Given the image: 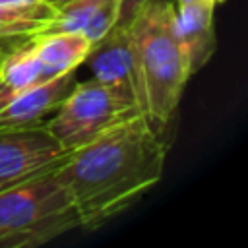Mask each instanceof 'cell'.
<instances>
[{"label":"cell","mask_w":248,"mask_h":248,"mask_svg":"<svg viewBox=\"0 0 248 248\" xmlns=\"http://www.w3.org/2000/svg\"><path fill=\"white\" fill-rule=\"evenodd\" d=\"M43 79L29 39L6 50L0 62V110L27 85Z\"/></svg>","instance_id":"obj_11"},{"label":"cell","mask_w":248,"mask_h":248,"mask_svg":"<svg viewBox=\"0 0 248 248\" xmlns=\"http://www.w3.org/2000/svg\"><path fill=\"white\" fill-rule=\"evenodd\" d=\"M50 6H54V8H60V6H64L66 2H70V0H46Z\"/></svg>","instance_id":"obj_15"},{"label":"cell","mask_w":248,"mask_h":248,"mask_svg":"<svg viewBox=\"0 0 248 248\" xmlns=\"http://www.w3.org/2000/svg\"><path fill=\"white\" fill-rule=\"evenodd\" d=\"M167 147L147 118L136 114L68 151L54 174L68 188L81 229L103 227L153 188Z\"/></svg>","instance_id":"obj_1"},{"label":"cell","mask_w":248,"mask_h":248,"mask_svg":"<svg viewBox=\"0 0 248 248\" xmlns=\"http://www.w3.org/2000/svg\"><path fill=\"white\" fill-rule=\"evenodd\" d=\"M79 227L72 196L54 169L0 190V248H37Z\"/></svg>","instance_id":"obj_3"},{"label":"cell","mask_w":248,"mask_h":248,"mask_svg":"<svg viewBox=\"0 0 248 248\" xmlns=\"http://www.w3.org/2000/svg\"><path fill=\"white\" fill-rule=\"evenodd\" d=\"M215 0H198L184 6H174V33L186 54L192 76L200 72L215 52Z\"/></svg>","instance_id":"obj_8"},{"label":"cell","mask_w":248,"mask_h":248,"mask_svg":"<svg viewBox=\"0 0 248 248\" xmlns=\"http://www.w3.org/2000/svg\"><path fill=\"white\" fill-rule=\"evenodd\" d=\"M48 19H41L29 14L0 10V46L6 43H21L33 35H39Z\"/></svg>","instance_id":"obj_12"},{"label":"cell","mask_w":248,"mask_h":248,"mask_svg":"<svg viewBox=\"0 0 248 248\" xmlns=\"http://www.w3.org/2000/svg\"><path fill=\"white\" fill-rule=\"evenodd\" d=\"M215 2H217V4H221V2H225V0H215Z\"/></svg>","instance_id":"obj_18"},{"label":"cell","mask_w":248,"mask_h":248,"mask_svg":"<svg viewBox=\"0 0 248 248\" xmlns=\"http://www.w3.org/2000/svg\"><path fill=\"white\" fill-rule=\"evenodd\" d=\"M147 2H149V0H120L116 25H118V27H128L130 21L136 17V14H138Z\"/></svg>","instance_id":"obj_14"},{"label":"cell","mask_w":248,"mask_h":248,"mask_svg":"<svg viewBox=\"0 0 248 248\" xmlns=\"http://www.w3.org/2000/svg\"><path fill=\"white\" fill-rule=\"evenodd\" d=\"M174 6H184V4H190V2H198V0H172Z\"/></svg>","instance_id":"obj_16"},{"label":"cell","mask_w":248,"mask_h":248,"mask_svg":"<svg viewBox=\"0 0 248 248\" xmlns=\"http://www.w3.org/2000/svg\"><path fill=\"white\" fill-rule=\"evenodd\" d=\"M0 10L29 14L41 19H48V21L56 14V8L50 6L46 0H0Z\"/></svg>","instance_id":"obj_13"},{"label":"cell","mask_w":248,"mask_h":248,"mask_svg":"<svg viewBox=\"0 0 248 248\" xmlns=\"http://www.w3.org/2000/svg\"><path fill=\"white\" fill-rule=\"evenodd\" d=\"M66 155L45 124L0 130V190L56 169Z\"/></svg>","instance_id":"obj_5"},{"label":"cell","mask_w":248,"mask_h":248,"mask_svg":"<svg viewBox=\"0 0 248 248\" xmlns=\"http://www.w3.org/2000/svg\"><path fill=\"white\" fill-rule=\"evenodd\" d=\"M33 54L39 62L41 78L50 79L81 66L93 46V43L72 31H48L29 37Z\"/></svg>","instance_id":"obj_9"},{"label":"cell","mask_w":248,"mask_h":248,"mask_svg":"<svg viewBox=\"0 0 248 248\" xmlns=\"http://www.w3.org/2000/svg\"><path fill=\"white\" fill-rule=\"evenodd\" d=\"M128 31L141 85V114L157 132H163L192 78L174 33V2L149 0L130 21Z\"/></svg>","instance_id":"obj_2"},{"label":"cell","mask_w":248,"mask_h":248,"mask_svg":"<svg viewBox=\"0 0 248 248\" xmlns=\"http://www.w3.org/2000/svg\"><path fill=\"white\" fill-rule=\"evenodd\" d=\"M74 83V72H68L27 85L0 110V130H16L43 124L45 118L52 114L56 107L64 101Z\"/></svg>","instance_id":"obj_7"},{"label":"cell","mask_w":248,"mask_h":248,"mask_svg":"<svg viewBox=\"0 0 248 248\" xmlns=\"http://www.w3.org/2000/svg\"><path fill=\"white\" fill-rule=\"evenodd\" d=\"M6 50H10V48H4V46H0V62H2V58H4V54H6Z\"/></svg>","instance_id":"obj_17"},{"label":"cell","mask_w":248,"mask_h":248,"mask_svg":"<svg viewBox=\"0 0 248 248\" xmlns=\"http://www.w3.org/2000/svg\"><path fill=\"white\" fill-rule=\"evenodd\" d=\"M85 62L97 81L118 91L141 112V85L128 27L114 25L108 29L97 43H93Z\"/></svg>","instance_id":"obj_6"},{"label":"cell","mask_w":248,"mask_h":248,"mask_svg":"<svg viewBox=\"0 0 248 248\" xmlns=\"http://www.w3.org/2000/svg\"><path fill=\"white\" fill-rule=\"evenodd\" d=\"M136 114L141 112L132 101L91 78L76 81L52 116L45 118L43 124L64 151H72Z\"/></svg>","instance_id":"obj_4"},{"label":"cell","mask_w":248,"mask_h":248,"mask_svg":"<svg viewBox=\"0 0 248 248\" xmlns=\"http://www.w3.org/2000/svg\"><path fill=\"white\" fill-rule=\"evenodd\" d=\"M118 8L120 0H70L56 8L54 17L41 33L72 31L85 35L91 43H97L108 29L116 25Z\"/></svg>","instance_id":"obj_10"}]
</instances>
